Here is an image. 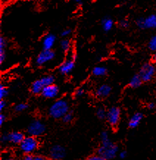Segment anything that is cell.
<instances>
[{
	"label": "cell",
	"instance_id": "obj_1",
	"mask_svg": "<svg viewBox=\"0 0 156 160\" xmlns=\"http://www.w3.org/2000/svg\"><path fill=\"white\" fill-rule=\"evenodd\" d=\"M69 104L66 100L60 99L56 101L50 107L49 114L53 118H63L64 116L69 112Z\"/></svg>",
	"mask_w": 156,
	"mask_h": 160
},
{
	"label": "cell",
	"instance_id": "obj_2",
	"mask_svg": "<svg viewBox=\"0 0 156 160\" xmlns=\"http://www.w3.org/2000/svg\"><path fill=\"white\" fill-rule=\"evenodd\" d=\"M119 151L118 146L111 140L102 142V146L98 149V155H100L105 160L112 159L116 157Z\"/></svg>",
	"mask_w": 156,
	"mask_h": 160
},
{
	"label": "cell",
	"instance_id": "obj_3",
	"mask_svg": "<svg viewBox=\"0 0 156 160\" xmlns=\"http://www.w3.org/2000/svg\"><path fill=\"white\" fill-rule=\"evenodd\" d=\"M39 147V142L35 137L29 136L24 138L20 144V148L27 154H30L36 150Z\"/></svg>",
	"mask_w": 156,
	"mask_h": 160
},
{
	"label": "cell",
	"instance_id": "obj_4",
	"mask_svg": "<svg viewBox=\"0 0 156 160\" xmlns=\"http://www.w3.org/2000/svg\"><path fill=\"white\" fill-rule=\"evenodd\" d=\"M155 67L151 63H146L140 69L138 75L143 82H149L155 74Z\"/></svg>",
	"mask_w": 156,
	"mask_h": 160
},
{
	"label": "cell",
	"instance_id": "obj_5",
	"mask_svg": "<svg viewBox=\"0 0 156 160\" xmlns=\"http://www.w3.org/2000/svg\"><path fill=\"white\" fill-rule=\"evenodd\" d=\"M136 24L140 29L156 28V14H152L144 18H139L137 20Z\"/></svg>",
	"mask_w": 156,
	"mask_h": 160
},
{
	"label": "cell",
	"instance_id": "obj_6",
	"mask_svg": "<svg viewBox=\"0 0 156 160\" xmlns=\"http://www.w3.org/2000/svg\"><path fill=\"white\" fill-rule=\"evenodd\" d=\"M45 126H44V124L41 121H34L29 124L27 132H28L29 135L35 138V137L40 136L42 134H44V132H45Z\"/></svg>",
	"mask_w": 156,
	"mask_h": 160
},
{
	"label": "cell",
	"instance_id": "obj_7",
	"mask_svg": "<svg viewBox=\"0 0 156 160\" xmlns=\"http://www.w3.org/2000/svg\"><path fill=\"white\" fill-rule=\"evenodd\" d=\"M24 139V135L22 132H13L8 134H4L1 140L3 142H11L13 144H21Z\"/></svg>",
	"mask_w": 156,
	"mask_h": 160
},
{
	"label": "cell",
	"instance_id": "obj_8",
	"mask_svg": "<svg viewBox=\"0 0 156 160\" xmlns=\"http://www.w3.org/2000/svg\"><path fill=\"white\" fill-rule=\"evenodd\" d=\"M120 116H121V111L117 107H111L107 112V121L113 126H117L119 123Z\"/></svg>",
	"mask_w": 156,
	"mask_h": 160
},
{
	"label": "cell",
	"instance_id": "obj_9",
	"mask_svg": "<svg viewBox=\"0 0 156 160\" xmlns=\"http://www.w3.org/2000/svg\"><path fill=\"white\" fill-rule=\"evenodd\" d=\"M55 56V54L52 50H44L37 57L35 62L38 66H43L45 63L53 60Z\"/></svg>",
	"mask_w": 156,
	"mask_h": 160
},
{
	"label": "cell",
	"instance_id": "obj_10",
	"mask_svg": "<svg viewBox=\"0 0 156 160\" xmlns=\"http://www.w3.org/2000/svg\"><path fill=\"white\" fill-rule=\"evenodd\" d=\"M50 157L54 160H61L66 156V150L61 146H55L50 149Z\"/></svg>",
	"mask_w": 156,
	"mask_h": 160
},
{
	"label": "cell",
	"instance_id": "obj_11",
	"mask_svg": "<svg viewBox=\"0 0 156 160\" xmlns=\"http://www.w3.org/2000/svg\"><path fill=\"white\" fill-rule=\"evenodd\" d=\"M59 92V88L58 86L52 85L49 86L44 87L43 90H42L41 95L44 98H54L58 96Z\"/></svg>",
	"mask_w": 156,
	"mask_h": 160
},
{
	"label": "cell",
	"instance_id": "obj_12",
	"mask_svg": "<svg viewBox=\"0 0 156 160\" xmlns=\"http://www.w3.org/2000/svg\"><path fill=\"white\" fill-rule=\"evenodd\" d=\"M74 67H75V62L73 60H68L65 61L61 64V66L59 68V71L62 73V74H68L73 70Z\"/></svg>",
	"mask_w": 156,
	"mask_h": 160
},
{
	"label": "cell",
	"instance_id": "obj_13",
	"mask_svg": "<svg viewBox=\"0 0 156 160\" xmlns=\"http://www.w3.org/2000/svg\"><path fill=\"white\" fill-rule=\"evenodd\" d=\"M111 92V86L107 85H102L97 88L96 91V96L98 98H104L109 96Z\"/></svg>",
	"mask_w": 156,
	"mask_h": 160
},
{
	"label": "cell",
	"instance_id": "obj_14",
	"mask_svg": "<svg viewBox=\"0 0 156 160\" xmlns=\"http://www.w3.org/2000/svg\"><path fill=\"white\" fill-rule=\"evenodd\" d=\"M55 43V37L54 35H46L43 39L44 50H51Z\"/></svg>",
	"mask_w": 156,
	"mask_h": 160
},
{
	"label": "cell",
	"instance_id": "obj_15",
	"mask_svg": "<svg viewBox=\"0 0 156 160\" xmlns=\"http://www.w3.org/2000/svg\"><path fill=\"white\" fill-rule=\"evenodd\" d=\"M143 119V114L141 112H136L133 115V116L130 118L129 123H128V126H129L130 128H132V129H134V128H136L139 124H140L141 121H142Z\"/></svg>",
	"mask_w": 156,
	"mask_h": 160
},
{
	"label": "cell",
	"instance_id": "obj_16",
	"mask_svg": "<svg viewBox=\"0 0 156 160\" xmlns=\"http://www.w3.org/2000/svg\"><path fill=\"white\" fill-rule=\"evenodd\" d=\"M44 85H42L41 80H36L33 83L32 86H31V91L33 94H39L41 93L42 90L44 89Z\"/></svg>",
	"mask_w": 156,
	"mask_h": 160
},
{
	"label": "cell",
	"instance_id": "obj_17",
	"mask_svg": "<svg viewBox=\"0 0 156 160\" xmlns=\"http://www.w3.org/2000/svg\"><path fill=\"white\" fill-rule=\"evenodd\" d=\"M142 78L140 77V76L138 74L134 75L133 77L131 78L130 81V86L133 88H137L140 87L142 83Z\"/></svg>",
	"mask_w": 156,
	"mask_h": 160
},
{
	"label": "cell",
	"instance_id": "obj_18",
	"mask_svg": "<svg viewBox=\"0 0 156 160\" xmlns=\"http://www.w3.org/2000/svg\"><path fill=\"white\" fill-rule=\"evenodd\" d=\"M102 25L105 32L111 30L113 27V22L110 18H104L102 21Z\"/></svg>",
	"mask_w": 156,
	"mask_h": 160
},
{
	"label": "cell",
	"instance_id": "obj_19",
	"mask_svg": "<svg viewBox=\"0 0 156 160\" xmlns=\"http://www.w3.org/2000/svg\"><path fill=\"white\" fill-rule=\"evenodd\" d=\"M92 73L96 77H103V76L106 75L107 69L103 66H96L93 69Z\"/></svg>",
	"mask_w": 156,
	"mask_h": 160
},
{
	"label": "cell",
	"instance_id": "obj_20",
	"mask_svg": "<svg viewBox=\"0 0 156 160\" xmlns=\"http://www.w3.org/2000/svg\"><path fill=\"white\" fill-rule=\"evenodd\" d=\"M41 82L42 85H44V87H46V86H49L52 85H54L55 82V77L53 76H46V77H44L41 78Z\"/></svg>",
	"mask_w": 156,
	"mask_h": 160
},
{
	"label": "cell",
	"instance_id": "obj_21",
	"mask_svg": "<svg viewBox=\"0 0 156 160\" xmlns=\"http://www.w3.org/2000/svg\"><path fill=\"white\" fill-rule=\"evenodd\" d=\"M148 47L152 52H154L156 53V35L152 37L150 40H149Z\"/></svg>",
	"mask_w": 156,
	"mask_h": 160
},
{
	"label": "cell",
	"instance_id": "obj_22",
	"mask_svg": "<svg viewBox=\"0 0 156 160\" xmlns=\"http://www.w3.org/2000/svg\"><path fill=\"white\" fill-rule=\"evenodd\" d=\"M70 46H71V43L69 40L64 39V40H63V41H61L60 47L64 52L68 51V50L70 49Z\"/></svg>",
	"mask_w": 156,
	"mask_h": 160
},
{
	"label": "cell",
	"instance_id": "obj_23",
	"mask_svg": "<svg viewBox=\"0 0 156 160\" xmlns=\"http://www.w3.org/2000/svg\"><path fill=\"white\" fill-rule=\"evenodd\" d=\"M96 115H97V117L100 119H104L107 116V112H105L104 109L100 107V108H99L97 109V111H96Z\"/></svg>",
	"mask_w": 156,
	"mask_h": 160
},
{
	"label": "cell",
	"instance_id": "obj_24",
	"mask_svg": "<svg viewBox=\"0 0 156 160\" xmlns=\"http://www.w3.org/2000/svg\"><path fill=\"white\" fill-rule=\"evenodd\" d=\"M8 91L7 88H6L3 85H0V98L3 100L4 98H5L6 96H8Z\"/></svg>",
	"mask_w": 156,
	"mask_h": 160
},
{
	"label": "cell",
	"instance_id": "obj_25",
	"mask_svg": "<svg viewBox=\"0 0 156 160\" xmlns=\"http://www.w3.org/2000/svg\"><path fill=\"white\" fill-rule=\"evenodd\" d=\"M27 105L26 104H23V103H21V104H18L15 107V110L16 112H22L24 111L25 109H27Z\"/></svg>",
	"mask_w": 156,
	"mask_h": 160
},
{
	"label": "cell",
	"instance_id": "obj_26",
	"mask_svg": "<svg viewBox=\"0 0 156 160\" xmlns=\"http://www.w3.org/2000/svg\"><path fill=\"white\" fill-rule=\"evenodd\" d=\"M73 119V115L72 113L71 112H68L67 114H66L64 116V118H63V121H64V122H65V123H70V122L72 121Z\"/></svg>",
	"mask_w": 156,
	"mask_h": 160
},
{
	"label": "cell",
	"instance_id": "obj_27",
	"mask_svg": "<svg viewBox=\"0 0 156 160\" xmlns=\"http://www.w3.org/2000/svg\"><path fill=\"white\" fill-rule=\"evenodd\" d=\"M101 140H102V142L110 140V139H109V137H108V134H107V132H102V134H101Z\"/></svg>",
	"mask_w": 156,
	"mask_h": 160
},
{
	"label": "cell",
	"instance_id": "obj_28",
	"mask_svg": "<svg viewBox=\"0 0 156 160\" xmlns=\"http://www.w3.org/2000/svg\"><path fill=\"white\" fill-rule=\"evenodd\" d=\"M5 60V50L4 49H0V63L3 64Z\"/></svg>",
	"mask_w": 156,
	"mask_h": 160
},
{
	"label": "cell",
	"instance_id": "obj_29",
	"mask_svg": "<svg viewBox=\"0 0 156 160\" xmlns=\"http://www.w3.org/2000/svg\"><path fill=\"white\" fill-rule=\"evenodd\" d=\"M6 44H7V42H6V40L2 36L0 38V49H5Z\"/></svg>",
	"mask_w": 156,
	"mask_h": 160
},
{
	"label": "cell",
	"instance_id": "obj_30",
	"mask_svg": "<svg viewBox=\"0 0 156 160\" xmlns=\"http://www.w3.org/2000/svg\"><path fill=\"white\" fill-rule=\"evenodd\" d=\"M87 160H105V159L100 155H94V156H91V157H88Z\"/></svg>",
	"mask_w": 156,
	"mask_h": 160
},
{
	"label": "cell",
	"instance_id": "obj_31",
	"mask_svg": "<svg viewBox=\"0 0 156 160\" xmlns=\"http://www.w3.org/2000/svg\"><path fill=\"white\" fill-rule=\"evenodd\" d=\"M71 30L70 29H64V30L61 32V36H63V37L69 36V35L71 34Z\"/></svg>",
	"mask_w": 156,
	"mask_h": 160
},
{
	"label": "cell",
	"instance_id": "obj_32",
	"mask_svg": "<svg viewBox=\"0 0 156 160\" xmlns=\"http://www.w3.org/2000/svg\"><path fill=\"white\" fill-rule=\"evenodd\" d=\"M119 24L122 28H127L128 26H129V23H128L127 21L126 20H122L121 22H120Z\"/></svg>",
	"mask_w": 156,
	"mask_h": 160
},
{
	"label": "cell",
	"instance_id": "obj_33",
	"mask_svg": "<svg viewBox=\"0 0 156 160\" xmlns=\"http://www.w3.org/2000/svg\"><path fill=\"white\" fill-rule=\"evenodd\" d=\"M75 96L77 97H80V96H82L84 94V90L82 89V88H79L75 91Z\"/></svg>",
	"mask_w": 156,
	"mask_h": 160
},
{
	"label": "cell",
	"instance_id": "obj_34",
	"mask_svg": "<svg viewBox=\"0 0 156 160\" xmlns=\"http://www.w3.org/2000/svg\"><path fill=\"white\" fill-rule=\"evenodd\" d=\"M22 160H34V157L31 154H27L24 156Z\"/></svg>",
	"mask_w": 156,
	"mask_h": 160
},
{
	"label": "cell",
	"instance_id": "obj_35",
	"mask_svg": "<svg viewBox=\"0 0 156 160\" xmlns=\"http://www.w3.org/2000/svg\"><path fill=\"white\" fill-rule=\"evenodd\" d=\"M5 119H6V117L3 114H1L0 115V125H3L4 122L5 121Z\"/></svg>",
	"mask_w": 156,
	"mask_h": 160
},
{
	"label": "cell",
	"instance_id": "obj_36",
	"mask_svg": "<svg viewBox=\"0 0 156 160\" xmlns=\"http://www.w3.org/2000/svg\"><path fill=\"white\" fill-rule=\"evenodd\" d=\"M5 107H6L5 102H4L3 100H1V102H0V110L3 111V109L5 108Z\"/></svg>",
	"mask_w": 156,
	"mask_h": 160
},
{
	"label": "cell",
	"instance_id": "obj_37",
	"mask_svg": "<svg viewBox=\"0 0 156 160\" xmlns=\"http://www.w3.org/2000/svg\"><path fill=\"white\" fill-rule=\"evenodd\" d=\"M126 157H127V152L126 151H122V152L119 153V157L121 159H124Z\"/></svg>",
	"mask_w": 156,
	"mask_h": 160
},
{
	"label": "cell",
	"instance_id": "obj_38",
	"mask_svg": "<svg viewBox=\"0 0 156 160\" xmlns=\"http://www.w3.org/2000/svg\"><path fill=\"white\" fill-rule=\"evenodd\" d=\"M147 107H148V108H149V109H153L155 108L156 105H155V103L151 102V103H149V104L148 105H147Z\"/></svg>",
	"mask_w": 156,
	"mask_h": 160
},
{
	"label": "cell",
	"instance_id": "obj_39",
	"mask_svg": "<svg viewBox=\"0 0 156 160\" xmlns=\"http://www.w3.org/2000/svg\"><path fill=\"white\" fill-rule=\"evenodd\" d=\"M34 160H49V159H46V158H44L43 157H40V156H37V157H34Z\"/></svg>",
	"mask_w": 156,
	"mask_h": 160
},
{
	"label": "cell",
	"instance_id": "obj_40",
	"mask_svg": "<svg viewBox=\"0 0 156 160\" xmlns=\"http://www.w3.org/2000/svg\"><path fill=\"white\" fill-rule=\"evenodd\" d=\"M153 60H154V62H156V53L154 54V56H153Z\"/></svg>",
	"mask_w": 156,
	"mask_h": 160
},
{
	"label": "cell",
	"instance_id": "obj_41",
	"mask_svg": "<svg viewBox=\"0 0 156 160\" xmlns=\"http://www.w3.org/2000/svg\"><path fill=\"white\" fill-rule=\"evenodd\" d=\"M3 160H16V159H13V158H6V159H4Z\"/></svg>",
	"mask_w": 156,
	"mask_h": 160
},
{
	"label": "cell",
	"instance_id": "obj_42",
	"mask_svg": "<svg viewBox=\"0 0 156 160\" xmlns=\"http://www.w3.org/2000/svg\"><path fill=\"white\" fill-rule=\"evenodd\" d=\"M76 3L80 4V5H82V4H83V2H82L81 1H76Z\"/></svg>",
	"mask_w": 156,
	"mask_h": 160
}]
</instances>
